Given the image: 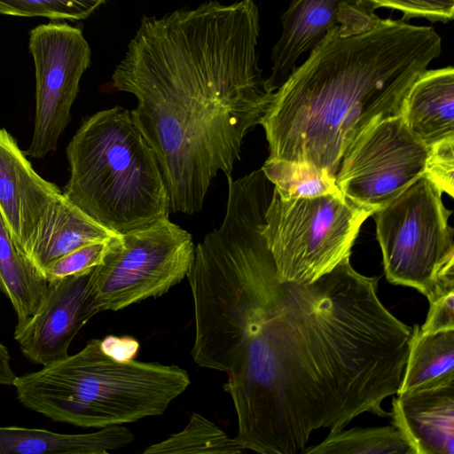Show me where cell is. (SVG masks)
<instances>
[{
  "instance_id": "obj_18",
  "label": "cell",
  "mask_w": 454,
  "mask_h": 454,
  "mask_svg": "<svg viewBox=\"0 0 454 454\" xmlns=\"http://www.w3.org/2000/svg\"><path fill=\"white\" fill-rule=\"evenodd\" d=\"M451 383H454V330L424 334L419 325H414L396 394Z\"/></svg>"
},
{
  "instance_id": "obj_24",
  "label": "cell",
  "mask_w": 454,
  "mask_h": 454,
  "mask_svg": "<svg viewBox=\"0 0 454 454\" xmlns=\"http://www.w3.org/2000/svg\"><path fill=\"white\" fill-rule=\"evenodd\" d=\"M107 241L83 246L57 259L44 270L43 278L51 283L68 276L92 271L100 263Z\"/></svg>"
},
{
  "instance_id": "obj_12",
  "label": "cell",
  "mask_w": 454,
  "mask_h": 454,
  "mask_svg": "<svg viewBox=\"0 0 454 454\" xmlns=\"http://www.w3.org/2000/svg\"><path fill=\"white\" fill-rule=\"evenodd\" d=\"M90 272L48 283L35 313L16 325L14 339L33 363L44 366L68 356L74 338L98 313L90 292Z\"/></svg>"
},
{
  "instance_id": "obj_25",
  "label": "cell",
  "mask_w": 454,
  "mask_h": 454,
  "mask_svg": "<svg viewBox=\"0 0 454 454\" xmlns=\"http://www.w3.org/2000/svg\"><path fill=\"white\" fill-rule=\"evenodd\" d=\"M375 8H388L402 12L403 21L423 18L432 22L447 23L453 19L454 0H368Z\"/></svg>"
},
{
  "instance_id": "obj_4",
  "label": "cell",
  "mask_w": 454,
  "mask_h": 454,
  "mask_svg": "<svg viewBox=\"0 0 454 454\" xmlns=\"http://www.w3.org/2000/svg\"><path fill=\"white\" fill-rule=\"evenodd\" d=\"M100 342L16 376L19 401L54 421L102 428L162 414L191 383L176 365L116 360Z\"/></svg>"
},
{
  "instance_id": "obj_29",
  "label": "cell",
  "mask_w": 454,
  "mask_h": 454,
  "mask_svg": "<svg viewBox=\"0 0 454 454\" xmlns=\"http://www.w3.org/2000/svg\"><path fill=\"white\" fill-rule=\"evenodd\" d=\"M10 359L7 348L0 341V385H13L16 375L10 366Z\"/></svg>"
},
{
  "instance_id": "obj_27",
  "label": "cell",
  "mask_w": 454,
  "mask_h": 454,
  "mask_svg": "<svg viewBox=\"0 0 454 454\" xmlns=\"http://www.w3.org/2000/svg\"><path fill=\"white\" fill-rule=\"evenodd\" d=\"M429 309L426 321L419 325L424 334L454 330V281L439 286L427 298Z\"/></svg>"
},
{
  "instance_id": "obj_17",
  "label": "cell",
  "mask_w": 454,
  "mask_h": 454,
  "mask_svg": "<svg viewBox=\"0 0 454 454\" xmlns=\"http://www.w3.org/2000/svg\"><path fill=\"white\" fill-rule=\"evenodd\" d=\"M133 440L131 431L121 425L80 434L0 427V454H104L121 449Z\"/></svg>"
},
{
  "instance_id": "obj_9",
  "label": "cell",
  "mask_w": 454,
  "mask_h": 454,
  "mask_svg": "<svg viewBox=\"0 0 454 454\" xmlns=\"http://www.w3.org/2000/svg\"><path fill=\"white\" fill-rule=\"evenodd\" d=\"M428 153L400 114L388 116L348 147L335 182L345 197L374 214L425 173Z\"/></svg>"
},
{
  "instance_id": "obj_2",
  "label": "cell",
  "mask_w": 454,
  "mask_h": 454,
  "mask_svg": "<svg viewBox=\"0 0 454 454\" xmlns=\"http://www.w3.org/2000/svg\"><path fill=\"white\" fill-rule=\"evenodd\" d=\"M259 33L254 0L144 15L114 71V87L137 99L131 119L156 155L173 212L202 209L272 101Z\"/></svg>"
},
{
  "instance_id": "obj_13",
  "label": "cell",
  "mask_w": 454,
  "mask_h": 454,
  "mask_svg": "<svg viewBox=\"0 0 454 454\" xmlns=\"http://www.w3.org/2000/svg\"><path fill=\"white\" fill-rule=\"evenodd\" d=\"M60 193L35 171L16 139L0 128V212L24 255L43 215Z\"/></svg>"
},
{
  "instance_id": "obj_6",
  "label": "cell",
  "mask_w": 454,
  "mask_h": 454,
  "mask_svg": "<svg viewBox=\"0 0 454 454\" xmlns=\"http://www.w3.org/2000/svg\"><path fill=\"white\" fill-rule=\"evenodd\" d=\"M372 215L340 191L285 200L274 189L262 233L278 281H314L349 258L360 227Z\"/></svg>"
},
{
  "instance_id": "obj_23",
  "label": "cell",
  "mask_w": 454,
  "mask_h": 454,
  "mask_svg": "<svg viewBox=\"0 0 454 454\" xmlns=\"http://www.w3.org/2000/svg\"><path fill=\"white\" fill-rule=\"evenodd\" d=\"M106 0H0V13L52 20H83Z\"/></svg>"
},
{
  "instance_id": "obj_8",
  "label": "cell",
  "mask_w": 454,
  "mask_h": 454,
  "mask_svg": "<svg viewBox=\"0 0 454 454\" xmlns=\"http://www.w3.org/2000/svg\"><path fill=\"white\" fill-rule=\"evenodd\" d=\"M194 249L191 234L168 217L113 237L90 275L95 309L116 311L168 293L187 277Z\"/></svg>"
},
{
  "instance_id": "obj_5",
  "label": "cell",
  "mask_w": 454,
  "mask_h": 454,
  "mask_svg": "<svg viewBox=\"0 0 454 454\" xmlns=\"http://www.w3.org/2000/svg\"><path fill=\"white\" fill-rule=\"evenodd\" d=\"M63 194L97 223L123 234L168 217L169 196L156 155L116 106L88 117L67 147Z\"/></svg>"
},
{
  "instance_id": "obj_7",
  "label": "cell",
  "mask_w": 454,
  "mask_h": 454,
  "mask_svg": "<svg viewBox=\"0 0 454 454\" xmlns=\"http://www.w3.org/2000/svg\"><path fill=\"white\" fill-rule=\"evenodd\" d=\"M442 192L423 174L373 214L387 279L427 298L454 281L451 211L443 206Z\"/></svg>"
},
{
  "instance_id": "obj_28",
  "label": "cell",
  "mask_w": 454,
  "mask_h": 454,
  "mask_svg": "<svg viewBox=\"0 0 454 454\" xmlns=\"http://www.w3.org/2000/svg\"><path fill=\"white\" fill-rule=\"evenodd\" d=\"M100 344L106 355L120 361L132 360L139 348L138 341L130 337L110 335L101 340Z\"/></svg>"
},
{
  "instance_id": "obj_22",
  "label": "cell",
  "mask_w": 454,
  "mask_h": 454,
  "mask_svg": "<svg viewBox=\"0 0 454 454\" xmlns=\"http://www.w3.org/2000/svg\"><path fill=\"white\" fill-rule=\"evenodd\" d=\"M244 450L215 424L199 413H192L179 433L145 449L144 454L242 453Z\"/></svg>"
},
{
  "instance_id": "obj_10",
  "label": "cell",
  "mask_w": 454,
  "mask_h": 454,
  "mask_svg": "<svg viewBox=\"0 0 454 454\" xmlns=\"http://www.w3.org/2000/svg\"><path fill=\"white\" fill-rule=\"evenodd\" d=\"M35 72V113L26 155L40 160L54 152L71 120V108L91 51L82 30L67 23L42 24L30 32Z\"/></svg>"
},
{
  "instance_id": "obj_21",
  "label": "cell",
  "mask_w": 454,
  "mask_h": 454,
  "mask_svg": "<svg viewBox=\"0 0 454 454\" xmlns=\"http://www.w3.org/2000/svg\"><path fill=\"white\" fill-rule=\"evenodd\" d=\"M261 169L285 200L340 192L335 177L306 162L268 158Z\"/></svg>"
},
{
  "instance_id": "obj_11",
  "label": "cell",
  "mask_w": 454,
  "mask_h": 454,
  "mask_svg": "<svg viewBox=\"0 0 454 454\" xmlns=\"http://www.w3.org/2000/svg\"><path fill=\"white\" fill-rule=\"evenodd\" d=\"M368 0H291L281 16L282 32L271 52L268 78L276 91L296 67L298 59L310 51L338 27L342 36L358 35L378 26L382 19Z\"/></svg>"
},
{
  "instance_id": "obj_16",
  "label": "cell",
  "mask_w": 454,
  "mask_h": 454,
  "mask_svg": "<svg viewBox=\"0 0 454 454\" xmlns=\"http://www.w3.org/2000/svg\"><path fill=\"white\" fill-rule=\"evenodd\" d=\"M400 116L413 136L427 146L454 137V69L425 70L411 84Z\"/></svg>"
},
{
  "instance_id": "obj_3",
  "label": "cell",
  "mask_w": 454,
  "mask_h": 454,
  "mask_svg": "<svg viewBox=\"0 0 454 454\" xmlns=\"http://www.w3.org/2000/svg\"><path fill=\"white\" fill-rule=\"evenodd\" d=\"M442 51L433 27L382 19L342 36L330 29L275 91L262 125L270 159L306 162L335 177L372 123L400 113L415 80Z\"/></svg>"
},
{
  "instance_id": "obj_26",
  "label": "cell",
  "mask_w": 454,
  "mask_h": 454,
  "mask_svg": "<svg viewBox=\"0 0 454 454\" xmlns=\"http://www.w3.org/2000/svg\"><path fill=\"white\" fill-rule=\"evenodd\" d=\"M429 148L427 175L442 192L454 196V137L437 142Z\"/></svg>"
},
{
  "instance_id": "obj_1",
  "label": "cell",
  "mask_w": 454,
  "mask_h": 454,
  "mask_svg": "<svg viewBox=\"0 0 454 454\" xmlns=\"http://www.w3.org/2000/svg\"><path fill=\"white\" fill-rule=\"evenodd\" d=\"M263 224L234 220L191 275V354L227 373L242 450L295 454L315 430L389 416L382 403L399 389L412 328L349 258L314 281H278Z\"/></svg>"
},
{
  "instance_id": "obj_19",
  "label": "cell",
  "mask_w": 454,
  "mask_h": 454,
  "mask_svg": "<svg viewBox=\"0 0 454 454\" xmlns=\"http://www.w3.org/2000/svg\"><path fill=\"white\" fill-rule=\"evenodd\" d=\"M48 283L18 247L0 212V291L20 324L35 313Z\"/></svg>"
},
{
  "instance_id": "obj_20",
  "label": "cell",
  "mask_w": 454,
  "mask_h": 454,
  "mask_svg": "<svg viewBox=\"0 0 454 454\" xmlns=\"http://www.w3.org/2000/svg\"><path fill=\"white\" fill-rule=\"evenodd\" d=\"M303 454H415L403 434L393 424L379 427H353L329 434Z\"/></svg>"
},
{
  "instance_id": "obj_15",
  "label": "cell",
  "mask_w": 454,
  "mask_h": 454,
  "mask_svg": "<svg viewBox=\"0 0 454 454\" xmlns=\"http://www.w3.org/2000/svg\"><path fill=\"white\" fill-rule=\"evenodd\" d=\"M116 235L61 192L43 215L25 256L43 276L51 262L65 254L91 243L107 241Z\"/></svg>"
},
{
  "instance_id": "obj_14",
  "label": "cell",
  "mask_w": 454,
  "mask_h": 454,
  "mask_svg": "<svg viewBox=\"0 0 454 454\" xmlns=\"http://www.w3.org/2000/svg\"><path fill=\"white\" fill-rule=\"evenodd\" d=\"M396 395L389 416L415 454H453L454 383Z\"/></svg>"
}]
</instances>
